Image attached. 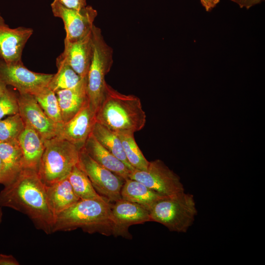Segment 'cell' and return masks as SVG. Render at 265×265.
<instances>
[{"label":"cell","mask_w":265,"mask_h":265,"mask_svg":"<svg viewBox=\"0 0 265 265\" xmlns=\"http://www.w3.org/2000/svg\"><path fill=\"white\" fill-rule=\"evenodd\" d=\"M54 16L61 19L66 31L65 39L69 41L80 40L91 32L94 21L98 15L91 6L80 9L69 8L53 0L51 4Z\"/></svg>","instance_id":"30bf717a"},{"label":"cell","mask_w":265,"mask_h":265,"mask_svg":"<svg viewBox=\"0 0 265 265\" xmlns=\"http://www.w3.org/2000/svg\"><path fill=\"white\" fill-rule=\"evenodd\" d=\"M18 141L22 153L24 168L37 171L44 149V141L30 126L25 124Z\"/></svg>","instance_id":"ac0fdd59"},{"label":"cell","mask_w":265,"mask_h":265,"mask_svg":"<svg viewBox=\"0 0 265 265\" xmlns=\"http://www.w3.org/2000/svg\"><path fill=\"white\" fill-rule=\"evenodd\" d=\"M96 120L117 134H134L145 126L146 116L138 97L122 94L106 83Z\"/></svg>","instance_id":"7a4b0ae2"},{"label":"cell","mask_w":265,"mask_h":265,"mask_svg":"<svg viewBox=\"0 0 265 265\" xmlns=\"http://www.w3.org/2000/svg\"><path fill=\"white\" fill-rule=\"evenodd\" d=\"M44 145L37 173L45 185L48 186L67 178L78 163L80 149L58 137L45 140Z\"/></svg>","instance_id":"277c9868"},{"label":"cell","mask_w":265,"mask_h":265,"mask_svg":"<svg viewBox=\"0 0 265 265\" xmlns=\"http://www.w3.org/2000/svg\"><path fill=\"white\" fill-rule=\"evenodd\" d=\"M7 89V86L0 80V98L4 94Z\"/></svg>","instance_id":"d6a6232c"},{"label":"cell","mask_w":265,"mask_h":265,"mask_svg":"<svg viewBox=\"0 0 265 265\" xmlns=\"http://www.w3.org/2000/svg\"><path fill=\"white\" fill-rule=\"evenodd\" d=\"M0 184L5 186L13 181L24 168L23 155L18 140L0 142Z\"/></svg>","instance_id":"e0dca14e"},{"label":"cell","mask_w":265,"mask_h":265,"mask_svg":"<svg viewBox=\"0 0 265 265\" xmlns=\"http://www.w3.org/2000/svg\"><path fill=\"white\" fill-rule=\"evenodd\" d=\"M57 72L53 74L47 86L54 92L70 88L75 86L82 79L58 56L56 61Z\"/></svg>","instance_id":"603a6c76"},{"label":"cell","mask_w":265,"mask_h":265,"mask_svg":"<svg viewBox=\"0 0 265 265\" xmlns=\"http://www.w3.org/2000/svg\"><path fill=\"white\" fill-rule=\"evenodd\" d=\"M33 33L31 28H11L0 13V58L7 63L22 61L24 48Z\"/></svg>","instance_id":"5bb4252c"},{"label":"cell","mask_w":265,"mask_h":265,"mask_svg":"<svg viewBox=\"0 0 265 265\" xmlns=\"http://www.w3.org/2000/svg\"><path fill=\"white\" fill-rule=\"evenodd\" d=\"M112 203L106 200H80L54 217L53 233L78 228L89 234L112 235Z\"/></svg>","instance_id":"3957f363"},{"label":"cell","mask_w":265,"mask_h":265,"mask_svg":"<svg viewBox=\"0 0 265 265\" xmlns=\"http://www.w3.org/2000/svg\"><path fill=\"white\" fill-rule=\"evenodd\" d=\"M93 53L91 32L75 41L64 39V49L59 56L83 78L87 75Z\"/></svg>","instance_id":"9a60e30c"},{"label":"cell","mask_w":265,"mask_h":265,"mask_svg":"<svg viewBox=\"0 0 265 265\" xmlns=\"http://www.w3.org/2000/svg\"><path fill=\"white\" fill-rule=\"evenodd\" d=\"M53 74L32 72L22 61L7 63L0 58V80L7 86L15 88L19 93L35 94L47 86Z\"/></svg>","instance_id":"9c48e42d"},{"label":"cell","mask_w":265,"mask_h":265,"mask_svg":"<svg viewBox=\"0 0 265 265\" xmlns=\"http://www.w3.org/2000/svg\"><path fill=\"white\" fill-rule=\"evenodd\" d=\"M192 194L185 191L158 201L149 211L150 221L159 223L170 231L186 233L197 214Z\"/></svg>","instance_id":"5b68a950"},{"label":"cell","mask_w":265,"mask_h":265,"mask_svg":"<svg viewBox=\"0 0 265 265\" xmlns=\"http://www.w3.org/2000/svg\"><path fill=\"white\" fill-rule=\"evenodd\" d=\"M83 148L89 156L98 163L125 180L132 171L122 161L104 147L92 133L87 138Z\"/></svg>","instance_id":"d6986e66"},{"label":"cell","mask_w":265,"mask_h":265,"mask_svg":"<svg viewBox=\"0 0 265 265\" xmlns=\"http://www.w3.org/2000/svg\"><path fill=\"white\" fill-rule=\"evenodd\" d=\"M129 178L141 182L165 197L185 191L180 177L160 159L149 161L146 170H132Z\"/></svg>","instance_id":"ba28073f"},{"label":"cell","mask_w":265,"mask_h":265,"mask_svg":"<svg viewBox=\"0 0 265 265\" xmlns=\"http://www.w3.org/2000/svg\"><path fill=\"white\" fill-rule=\"evenodd\" d=\"M121 199L137 204L149 211L159 200L165 197L141 182L128 178L121 190Z\"/></svg>","instance_id":"44dd1931"},{"label":"cell","mask_w":265,"mask_h":265,"mask_svg":"<svg viewBox=\"0 0 265 265\" xmlns=\"http://www.w3.org/2000/svg\"><path fill=\"white\" fill-rule=\"evenodd\" d=\"M96 121V113L88 103L70 120L57 125L56 137L66 140L80 149L91 133Z\"/></svg>","instance_id":"4fadbf2b"},{"label":"cell","mask_w":265,"mask_h":265,"mask_svg":"<svg viewBox=\"0 0 265 265\" xmlns=\"http://www.w3.org/2000/svg\"><path fill=\"white\" fill-rule=\"evenodd\" d=\"M60 109L63 123L76 115L89 103L87 90V76L75 86L55 93Z\"/></svg>","instance_id":"2e32d148"},{"label":"cell","mask_w":265,"mask_h":265,"mask_svg":"<svg viewBox=\"0 0 265 265\" xmlns=\"http://www.w3.org/2000/svg\"><path fill=\"white\" fill-rule=\"evenodd\" d=\"M2 212L1 208H0V224L1 223L2 221Z\"/></svg>","instance_id":"836d02e7"},{"label":"cell","mask_w":265,"mask_h":265,"mask_svg":"<svg viewBox=\"0 0 265 265\" xmlns=\"http://www.w3.org/2000/svg\"><path fill=\"white\" fill-rule=\"evenodd\" d=\"M92 134L106 150L122 161L131 171L134 169L129 163L119 135L96 121Z\"/></svg>","instance_id":"7402d4cb"},{"label":"cell","mask_w":265,"mask_h":265,"mask_svg":"<svg viewBox=\"0 0 265 265\" xmlns=\"http://www.w3.org/2000/svg\"><path fill=\"white\" fill-rule=\"evenodd\" d=\"M134 134H118L121 140L126 158L130 164L134 169L146 170L149 161L143 155L136 143Z\"/></svg>","instance_id":"484cf974"},{"label":"cell","mask_w":265,"mask_h":265,"mask_svg":"<svg viewBox=\"0 0 265 265\" xmlns=\"http://www.w3.org/2000/svg\"><path fill=\"white\" fill-rule=\"evenodd\" d=\"M200 1L206 11L209 12L216 6L220 0H200Z\"/></svg>","instance_id":"1f68e13d"},{"label":"cell","mask_w":265,"mask_h":265,"mask_svg":"<svg viewBox=\"0 0 265 265\" xmlns=\"http://www.w3.org/2000/svg\"><path fill=\"white\" fill-rule=\"evenodd\" d=\"M25 123L19 113L0 120V142L18 140L25 128Z\"/></svg>","instance_id":"4316f807"},{"label":"cell","mask_w":265,"mask_h":265,"mask_svg":"<svg viewBox=\"0 0 265 265\" xmlns=\"http://www.w3.org/2000/svg\"><path fill=\"white\" fill-rule=\"evenodd\" d=\"M0 206L26 214L37 229L53 233L54 216L48 205L46 186L37 170L23 168L13 181L4 186L0 191Z\"/></svg>","instance_id":"6da1fadb"},{"label":"cell","mask_w":265,"mask_h":265,"mask_svg":"<svg viewBox=\"0 0 265 265\" xmlns=\"http://www.w3.org/2000/svg\"><path fill=\"white\" fill-rule=\"evenodd\" d=\"M18 102L19 113L25 124L33 128L44 141L56 137L58 124L46 115L33 95L19 93Z\"/></svg>","instance_id":"7c38bea8"},{"label":"cell","mask_w":265,"mask_h":265,"mask_svg":"<svg viewBox=\"0 0 265 265\" xmlns=\"http://www.w3.org/2000/svg\"><path fill=\"white\" fill-rule=\"evenodd\" d=\"M46 115L56 124L63 123L61 111L55 92L45 86L33 95Z\"/></svg>","instance_id":"d4e9b609"},{"label":"cell","mask_w":265,"mask_h":265,"mask_svg":"<svg viewBox=\"0 0 265 265\" xmlns=\"http://www.w3.org/2000/svg\"><path fill=\"white\" fill-rule=\"evenodd\" d=\"M91 35L93 53L87 75V90L89 105L96 113L103 98L105 76L113 64V49L104 40L101 29L94 25Z\"/></svg>","instance_id":"8992f818"},{"label":"cell","mask_w":265,"mask_h":265,"mask_svg":"<svg viewBox=\"0 0 265 265\" xmlns=\"http://www.w3.org/2000/svg\"><path fill=\"white\" fill-rule=\"evenodd\" d=\"M77 165L101 196L111 203L121 199V190L125 180L98 163L83 147L80 150Z\"/></svg>","instance_id":"52a82bcc"},{"label":"cell","mask_w":265,"mask_h":265,"mask_svg":"<svg viewBox=\"0 0 265 265\" xmlns=\"http://www.w3.org/2000/svg\"><path fill=\"white\" fill-rule=\"evenodd\" d=\"M111 214L112 235L129 239L132 238L129 232L131 226L151 221L148 210L137 204L122 199L112 203Z\"/></svg>","instance_id":"8fae6325"},{"label":"cell","mask_w":265,"mask_h":265,"mask_svg":"<svg viewBox=\"0 0 265 265\" xmlns=\"http://www.w3.org/2000/svg\"><path fill=\"white\" fill-rule=\"evenodd\" d=\"M237 3L240 8H245L247 9L254 5L261 3L264 0H230Z\"/></svg>","instance_id":"4dcf8cb0"},{"label":"cell","mask_w":265,"mask_h":265,"mask_svg":"<svg viewBox=\"0 0 265 265\" xmlns=\"http://www.w3.org/2000/svg\"><path fill=\"white\" fill-rule=\"evenodd\" d=\"M46 191L48 205L54 217L80 200L67 178L46 186Z\"/></svg>","instance_id":"ffe728a7"},{"label":"cell","mask_w":265,"mask_h":265,"mask_svg":"<svg viewBox=\"0 0 265 265\" xmlns=\"http://www.w3.org/2000/svg\"><path fill=\"white\" fill-rule=\"evenodd\" d=\"M67 178L74 192L80 199L107 200L97 193L87 176L77 164L73 168Z\"/></svg>","instance_id":"cb8c5ba5"},{"label":"cell","mask_w":265,"mask_h":265,"mask_svg":"<svg viewBox=\"0 0 265 265\" xmlns=\"http://www.w3.org/2000/svg\"><path fill=\"white\" fill-rule=\"evenodd\" d=\"M19 113L18 95L8 88L0 98V120L6 115Z\"/></svg>","instance_id":"83f0119b"},{"label":"cell","mask_w":265,"mask_h":265,"mask_svg":"<svg viewBox=\"0 0 265 265\" xmlns=\"http://www.w3.org/2000/svg\"><path fill=\"white\" fill-rule=\"evenodd\" d=\"M65 7L75 9H81L87 5L86 0H57Z\"/></svg>","instance_id":"f1b7e54d"},{"label":"cell","mask_w":265,"mask_h":265,"mask_svg":"<svg viewBox=\"0 0 265 265\" xmlns=\"http://www.w3.org/2000/svg\"><path fill=\"white\" fill-rule=\"evenodd\" d=\"M19 262L11 255L0 254V265H19Z\"/></svg>","instance_id":"f546056e"},{"label":"cell","mask_w":265,"mask_h":265,"mask_svg":"<svg viewBox=\"0 0 265 265\" xmlns=\"http://www.w3.org/2000/svg\"><path fill=\"white\" fill-rule=\"evenodd\" d=\"M1 160L0 159V176H1Z\"/></svg>","instance_id":"e575fe53"}]
</instances>
